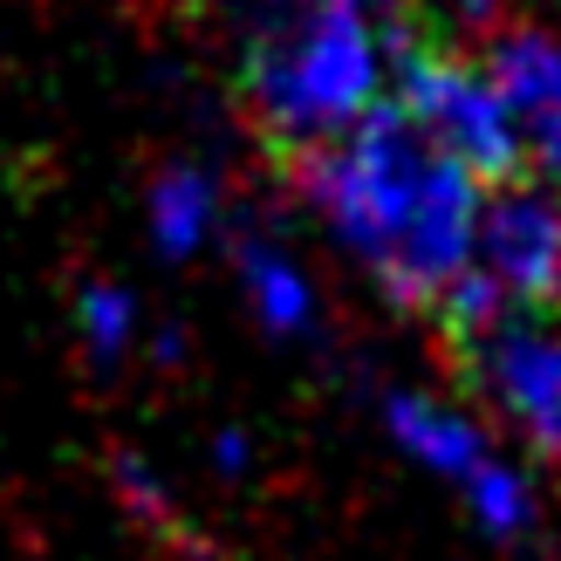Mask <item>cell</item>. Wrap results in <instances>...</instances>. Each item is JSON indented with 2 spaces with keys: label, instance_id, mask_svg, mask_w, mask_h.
<instances>
[{
  "label": "cell",
  "instance_id": "6da1fadb",
  "mask_svg": "<svg viewBox=\"0 0 561 561\" xmlns=\"http://www.w3.org/2000/svg\"><path fill=\"white\" fill-rule=\"evenodd\" d=\"M288 172L404 308H438V295L466 274L480 179L445 158L398 103H370L335 145Z\"/></svg>",
  "mask_w": 561,
  "mask_h": 561
},
{
  "label": "cell",
  "instance_id": "7a4b0ae2",
  "mask_svg": "<svg viewBox=\"0 0 561 561\" xmlns=\"http://www.w3.org/2000/svg\"><path fill=\"white\" fill-rule=\"evenodd\" d=\"M240 103L254 137L288 172L308 151L335 145L377 103V42L370 27L322 0H267V27L247 48Z\"/></svg>",
  "mask_w": 561,
  "mask_h": 561
},
{
  "label": "cell",
  "instance_id": "3957f363",
  "mask_svg": "<svg viewBox=\"0 0 561 561\" xmlns=\"http://www.w3.org/2000/svg\"><path fill=\"white\" fill-rule=\"evenodd\" d=\"M472 247H480L472 274H486V288L514 316H541V322L561 316V199L535 172L480 192Z\"/></svg>",
  "mask_w": 561,
  "mask_h": 561
},
{
  "label": "cell",
  "instance_id": "277c9868",
  "mask_svg": "<svg viewBox=\"0 0 561 561\" xmlns=\"http://www.w3.org/2000/svg\"><path fill=\"white\" fill-rule=\"evenodd\" d=\"M480 76L520 145V164L561 172V42L541 27H500L486 42Z\"/></svg>",
  "mask_w": 561,
  "mask_h": 561
},
{
  "label": "cell",
  "instance_id": "5b68a950",
  "mask_svg": "<svg viewBox=\"0 0 561 561\" xmlns=\"http://www.w3.org/2000/svg\"><path fill=\"white\" fill-rule=\"evenodd\" d=\"M390 432H398L432 472L459 480L466 500H472V514H480L493 535H520V527H527V486L486 453L480 432H472L466 417L438 411V404H425V398H398V404H390Z\"/></svg>",
  "mask_w": 561,
  "mask_h": 561
},
{
  "label": "cell",
  "instance_id": "8992f818",
  "mask_svg": "<svg viewBox=\"0 0 561 561\" xmlns=\"http://www.w3.org/2000/svg\"><path fill=\"white\" fill-rule=\"evenodd\" d=\"M213 227V192L199 172H164L151 185V233L164 240V254H192L199 233Z\"/></svg>",
  "mask_w": 561,
  "mask_h": 561
},
{
  "label": "cell",
  "instance_id": "52a82bcc",
  "mask_svg": "<svg viewBox=\"0 0 561 561\" xmlns=\"http://www.w3.org/2000/svg\"><path fill=\"white\" fill-rule=\"evenodd\" d=\"M240 274H247V295H254V308L274 322V329H301L308 322V288H301V274L267 254V247H247L240 254Z\"/></svg>",
  "mask_w": 561,
  "mask_h": 561
},
{
  "label": "cell",
  "instance_id": "ba28073f",
  "mask_svg": "<svg viewBox=\"0 0 561 561\" xmlns=\"http://www.w3.org/2000/svg\"><path fill=\"white\" fill-rule=\"evenodd\" d=\"M82 329H90L96 356H117L124 335H130V301L117 288H90V295H82Z\"/></svg>",
  "mask_w": 561,
  "mask_h": 561
},
{
  "label": "cell",
  "instance_id": "9c48e42d",
  "mask_svg": "<svg viewBox=\"0 0 561 561\" xmlns=\"http://www.w3.org/2000/svg\"><path fill=\"white\" fill-rule=\"evenodd\" d=\"M411 8L432 14L445 35L459 42V27H493V8H500V0H411Z\"/></svg>",
  "mask_w": 561,
  "mask_h": 561
},
{
  "label": "cell",
  "instance_id": "30bf717a",
  "mask_svg": "<svg viewBox=\"0 0 561 561\" xmlns=\"http://www.w3.org/2000/svg\"><path fill=\"white\" fill-rule=\"evenodd\" d=\"M322 8H343V14H356V21H363V14H370V8H383L390 21H398V14L411 8V0H322Z\"/></svg>",
  "mask_w": 561,
  "mask_h": 561
},
{
  "label": "cell",
  "instance_id": "8fae6325",
  "mask_svg": "<svg viewBox=\"0 0 561 561\" xmlns=\"http://www.w3.org/2000/svg\"><path fill=\"white\" fill-rule=\"evenodd\" d=\"M554 459H561V453H554Z\"/></svg>",
  "mask_w": 561,
  "mask_h": 561
}]
</instances>
